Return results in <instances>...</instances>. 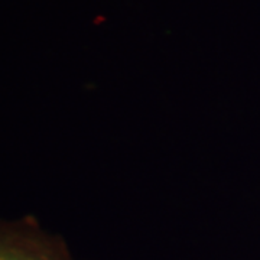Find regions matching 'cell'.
I'll use <instances>...</instances> for the list:
<instances>
[{
	"label": "cell",
	"mask_w": 260,
	"mask_h": 260,
	"mask_svg": "<svg viewBox=\"0 0 260 260\" xmlns=\"http://www.w3.org/2000/svg\"><path fill=\"white\" fill-rule=\"evenodd\" d=\"M0 260H74L65 243L34 218L0 221Z\"/></svg>",
	"instance_id": "6da1fadb"
}]
</instances>
